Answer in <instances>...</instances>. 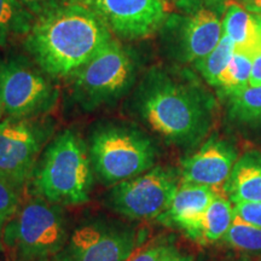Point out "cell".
I'll return each mask as SVG.
<instances>
[{
	"mask_svg": "<svg viewBox=\"0 0 261 261\" xmlns=\"http://www.w3.org/2000/svg\"><path fill=\"white\" fill-rule=\"evenodd\" d=\"M133 114L150 129L179 146L195 145L211 126L212 104L203 90L151 68L130 94Z\"/></svg>",
	"mask_w": 261,
	"mask_h": 261,
	"instance_id": "1",
	"label": "cell"
},
{
	"mask_svg": "<svg viewBox=\"0 0 261 261\" xmlns=\"http://www.w3.org/2000/svg\"><path fill=\"white\" fill-rule=\"evenodd\" d=\"M112 32L77 2L35 21L23 39L24 51L54 79H68L113 40Z\"/></svg>",
	"mask_w": 261,
	"mask_h": 261,
	"instance_id": "2",
	"label": "cell"
},
{
	"mask_svg": "<svg viewBox=\"0 0 261 261\" xmlns=\"http://www.w3.org/2000/svg\"><path fill=\"white\" fill-rule=\"evenodd\" d=\"M28 184L33 194L52 203H86L93 184L87 143L74 130H62L42 151Z\"/></svg>",
	"mask_w": 261,
	"mask_h": 261,
	"instance_id": "3",
	"label": "cell"
},
{
	"mask_svg": "<svg viewBox=\"0 0 261 261\" xmlns=\"http://www.w3.org/2000/svg\"><path fill=\"white\" fill-rule=\"evenodd\" d=\"M87 148L93 173L115 185L148 172L156 161V146L143 129L129 122L100 121L91 129Z\"/></svg>",
	"mask_w": 261,
	"mask_h": 261,
	"instance_id": "4",
	"label": "cell"
},
{
	"mask_svg": "<svg viewBox=\"0 0 261 261\" xmlns=\"http://www.w3.org/2000/svg\"><path fill=\"white\" fill-rule=\"evenodd\" d=\"M139 71L138 54L113 39L68 77L70 96L86 112L113 107L136 86Z\"/></svg>",
	"mask_w": 261,
	"mask_h": 261,
	"instance_id": "5",
	"label": "cell"
},
{
	"mask_svg": "<svg viewBox=\"0 0 261 261\" xmlns=\"http://www.w3.org/2000/svg\"><path fill=\"white\" fill-rule=\"evenodd\" d=\"M69 234L63 205L35 196L22 202L0 240L10 261H33L54 257Z\"/></svg>",
	"mask_w": 261,
	"mask_h": 261,
	"instance_id": "6",
	"label": "cell"
},
{
	"mask_svg": "<svg viewBox=\"0 0 261 261\" xmlns=\"http://www.w3.org/2000/svg\"><path fill=\"white\" fill-rule=\"evenodd\" d=\"M60 89L25 51H0V107L8 117L47 115L56 107Z\"/></svg>",
	"mask_w": 261,
	"mask_h": 261,
	"instance_id": "7",
	"label": "cell"
},
{
	"mask_svg": "<svg viewBox=\"0 0 261 261\" xmlns=\"http://www.w3.org/2000/svg\"><path fill=\"white\" fill-rule=\"evenodd\" d=\"M54 133L55 122L46 115L0 120V178L22 190Z\"/></svg>",
	"mask_w": 261,
	"mask_h": 261,
	"instance_id": "8",
	"label": "cell"
},
{
	"mask_svg": "<svg viewBox=\"0 0 261 261\" xmlns=\"http://www.w3.org/2000/svg\"><path fill=\"white\" fill-rule=\"evenodd\" d=\"M145 237L130 224L96 218L75 227L55 261H128Z\"/></svg>",
	"mask_w": 261,
	"mask_h": 261,
	"instance_id": "9",
	"label": "cell"
},
{
	"mask_svg": "<svg viewBox=\"0 0 261 261\" xmlns=\"http://www.w3.org/2000/svg\"><path fill=\"white\" fill-rule=\"evenodd\" d=\"M179 185L174 168L158 166L113 185L106 195V204L129 220L158 219L168 208Z\"/></svg>",
	"mask_w": 261,
	"mask_h": 261,
	"instance_id": "10",
	"label": "cell"
},
{
	"mask_svg": "<svg viewBox=\"0 0 261 261\" xmlns=\"http://www.w3.org/2000/svg\"><path fill=\"white\" fill-rule=\"evenodd\" d=\"M122 40H139L162 28L169 16L166 0H79Z\"/></svg>",
	"mask_w": 261,
	"mask_h": 261,
	"instance_id": "11",
	"label": "cell"
},
{
	"mask_svg": "<svg viewBox=\"0 0 261 261\" xmlns=\"http://www.w3.org/2000/svg\"><path fill=\"white\" fill-rule=\"evenodd\" d=\"M185 15L168 16L165 27L175 29L178 56L184 62H197L210 55L223 38L220 15L207 8L182 10Z\"/></svg>",
	"mask_w": 261,
	"mask_h": 261,
	"instance_id": "12",
	"label": "cell"
},
{
	"mask_svg": "<svg viewBox=\"0 0 261 261\" xmlns=\"http://www.w3.org/2000/svg\"><path fill=\"white\" fill-rule=\"evenodd\" d=\"M236 161L237 152L233 146L213 137L181 162V181L217 190L221 185L225 187Z\"/></svg>",
	"mask_w": 261,
	"mask_h": 261,
	"instance_id": "13",
	"label": "cell"
},
{
	"mask_svg": "<svg viewBox=\"0 0 261 261\" xmlns=\"http://www.w3.org/2000/svg\"><path fill=\"white\" fill-rule=\"evenodd\" d=\"M217 192L213 188L181 181L168 208L158 220L167 226L180 228L189 237L196 240L202 217L218 195Z\"/></svg>",
	"mask_w": 261,
	"mask_h": 261,
	"instance_id": "14",
	"label": "cell"
},
{
	"mask_svg": "<svg viewBox=\"0 0 261 261\" xmlns=\"http://www.w3.org/2000/svg\"><path fill=\"white\" fill-rule=\"evenodd\" d=\"M223 34L233 42L236 51L254 57L261 51V17L248 11L241 3H226Z\"/></svg>",
	"mask_w": 261,
	"mask_h": 261,
	"instance_id": "15",
	"label": "cell"
},
{
	"mask_svg": "<svg viewBox=\"0 0 261 261\" xmlns=\"http://www.w3.org/2000/svg\"><path fill=\"white\" fill-rule=\"evenodd\" d=\"M225 190L233 203L261 202L260 152H247L237 160Z\"/></svg>",
	"mask_w": 261,
	"mask_h": 261,
	"instance_id": "16",
	"label": "cell"
},
{
	"mask_svg": "<svg viewBox=\"0 0 261 261\" xmlns=\"http://www.w3.org/2000/svg\"><path fill=\"white\" fill-rule=\"evenodd\" d=\"M35 21L19 0H0V48L24 39Z\"/></svg>",
	"mask_w": 261,
	"mask_h": 261,
	"instance_id": "17",
	"label": "cell"
},
{
	"mask_svg": "<svg viewBox=\"0 0 261 261\" xmlns=\"http://www.w3.org/2000/svg\"><path fill=\"white\" fill-rule=\"evenodd\" d=\"M233 207L230 201L217 195L202 217L196 241L201 243H213L224 238L233 223Z\"/></svg>",
	"mask_w": 261,
	"mask_h": 261,
	"instance_id": "18",
	"label": "cell"
},
{
	"mask_svg": "<svg viewBox=\"0 0 261 261\" xmlns=\"http://www.w3.org/2000/svg\"><path fill=\"white\" fill-rule=\"evenodd\" d=\"M254 56L244 54V52L236 51L227 67L220 74L215 87L220 89L221 93L225 94L231 91L243 89L249 85L250 73H252Z\"/></svg>",
	"mask_w": 261,
	"mask_h": 261,
	"instance_id": "19",
	"label": "cell"
},
{
	"mask_svg": "<svg viewBox=\"0 0 261 261\" xmlns=\"http://www.w3.org/2000/svg\"><path fill=\"white\" fill-rule=\"evenodd\" d=\"M230 100L231 115L241 121L261 119V85L248 86L225 93Z\"/></svg>",
	"mask_w": 261,
	"mask_h": 261,
	"instance_id": "20",
	"label": "cell"
},
{
	"mask_svg": "<svg viewBox=\"0 0 261 261\" xmlns=\"http://www.w3.org/2000/svg\"><path fill=\"white\" fill-rule=\"evenodd\" d=\"M234 54V45L233 42L228 39L226 35L223 34V38L220 39L219 44L217 47L207 55L202 60L195 62L196 68L200 71L202 77L207 81L211 86L217 85V81L219 79L220 74L223 73L225 68L227 67L228 62L232 58Z\"/></svg>",
	"mask_w": 261,
	"mask_h": 261,
	"instance_id": "21",
	"label": "cell"
},
{
	"mask_svg": "<svg viewBox=\"0 0 261 261\" xmlns=\"http://www.w3.org/2000/svg\"><path fill=\"white\" fill-rule=\"evenodd\" d=\"M223 240L241 252L261 255V227L248 224L240 218H233V223Z\"/></svg>",
	"mask_w": 261,
	"mask_h": 261,
	"instance_id": "22",
	"label": "cell"
},
{
	"mask_svg": "<svg viewBox=\"0 0 261 261\" xmlns=\"http://www.w3.org/2000/svg\"><path fill=\"white\" fill-rule=\"evenodd\" d=\"M22 203L21 190L0 178V236L4 225L11 219Z\"/></svg>",
	"mask_w": 261,
	"mask_h": 261,
	"instance_id": "23",
	"label": "cell"
},
{
	"mask_svg": "<svg viewBox=\"0 0 261 261\" xmlns=\"http://www.w3.org/2000/svg\"><path fill=\"white\" fill-rule=\"evenodd\" d=\"M19 2L34 16L35 19H39L56 11L62 6L77 2V0H19Z\"/></svg>",
	"mask_w": 261,
	"mask_h": 261,
	"instance_id": "24",
	"label": "cell"
},
{
	"mask_svg": "<svg viewBox=\"0 0 261 261\" xmlns=\"http://www.w3.org/2000/svg\"><path fill=\"white\" fill-rule=\"evenodd\" d=\"M169 246L171 244L163 240L154 241L143 249L137 250L128 261H163Z\"/></svg>",
	"mask_w": 261,
	"mask_h": 261,
	"instance_id": "25",
	"label": "cell"
},
{
	"mask_svg": "<svg viewBox=\"0 0 261 261\" xmlns=\"http://www.w3.org/2000/svg\"><path fill=\"white\" fill-rule=\"evenodd\" d=\"M234 217L246 223L261 227V202H241L234 203Z\"/></svg>",
	"mask_w": 261,
	"mask_h": 261,
	"instance_id": "26",
	"label": "cell"
},
{
	"mask_svg": "<svg viewBox=\"0 0 261 261\" xmlns=\"http://www.w3.org/2000/svg\"><path fill=\"white\" fill-rule=\"evenodd\" d=\"M180 10H190L197 8H207L219 15H224L225 6L228 0H175Z\"/></svg>",
	"mask_w": 261,
	"mask_h": 261,
	"instance_id": "27",
	"label": "cell"
},
{
	"mask_svg": "<svg viewBox=\"0 0 261 261\" xmlns=\"http://www.w3.org/2000/svg\"><path fill=\"white\" fill-rule=\"evenodd\" d=\"M249 85L250 86H260L261 85V51L254 57Z\"/></svg>",
	"mask_w": 261,
	"mask_h": 261,
	"instance_id": "28",
	"label": "cell"
},
{
	"mask_svg": "<svg viewBox=\"0 0 261 261\" xmlns=\"http://www.w3.org/2000/svg\"><path fill=\"white\" fill-rule=\"evenodd\" d=\"M163 261H195V260L191 259L190 256L179 253L174 247L169 246L167 252H166L165 257H163Z\"/></svg>",
	"mask_w": 261,
	"mask_h": 261,
	"instance_id": "29",
	"label": "cell"
},
{
	"mask_svg": "<svg viewBox=\"0 0 261 261\" xmlns=\"http://www.w3.org/2000/svg\"><path fill=\"white\" fill-rule=\"evenodd\" d=\"M242 5L249 12L261 17V0H242Z\"/></svg>",
	"mask_w": 261,
	"mask_h": 261,
	"instance_id": "30",
	"label": "cell"
},
{
	"mask_svg": "<svg viewBox=\"0 0 261 261\" xmlns=\"http://www.w3.org/2000/svg\"><path fill=\"white\" fill-rule=\"evenodd\" d=\"M33 261H55L52 257H48V259H40V260H33Z\"/></svg>",
	"mask_w": 261,
	"mask_h": 261,
	"instance_id": "31",
	"label": "cell"
},
{
	"mask_svg": "<svg viewBox=\"0 0 261 261\" xmlns=\"http://www.w3.org/2000/svg\"><path fill=\"white\" fill-rule=\"evenodd\" d=\"M2 114H3V110H2V107H0V119H2Z\"/></svg>",
	"mask_w": 261,
	"mask_h": 261,
	"instance_id": "32",
	"label": "cell"
},
{
	"mask_svg": "<svg viewBox=\"0 0 261 261\" xmlns=\"http://www.w3.org/2000/svg\"><path fill=\"white\" fill-rule=\"evenodd\" d=\"M0 250H2V240H0Z\"/></svg>",
	"mask_w": 261,
	"mask_h": 261,
	"instance_id": "33",
	"label": "cell"
},
{
	"mask_svg": "<svg viewBox=\"0 0 261 261\" xmlns=\"http://www.w3.org/2000/svg\"><path fill=\"white\" fill-rule=\"evenodd\" d=\"M240 261H252V260H240ZM261 261V260H260Z\"/></svg>",
	"mask_w": 261,
	"mask_h": 261,
	"instance_id": "34",
	"label": "cell"
},
{
	"mask_svg": "<svg viewBox=\"0 0 261 261\" xmlns=\"http://www.w3.org/2000/svg\"><path fill=\"white\" fill-rule=\"evenodd\" d=\"M260 120H261V119H260Z\"/></svg>",
	"mask_w": 261,
	"mask_h": 261,
	"instance_id": "35",
	"label": "cell"
}]
</instances>
